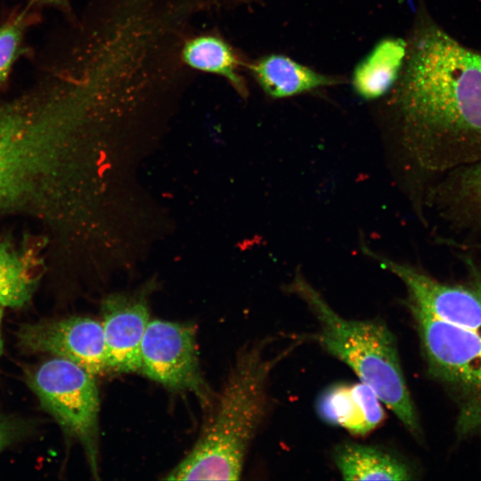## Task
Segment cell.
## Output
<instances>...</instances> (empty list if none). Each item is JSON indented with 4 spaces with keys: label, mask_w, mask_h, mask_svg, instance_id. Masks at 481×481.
<instances>
[{
    "label": "cell",
    "mask_w": 481,
    "mask_h": 481,
    "mask_svg": "<svg viewBox=\"0 0 481 481\" xmlns=\"http://www.w3.org/2000/svg\"><path fill=\"white\" fill-rule=\"evenodd\" d=\"M363 251L402 281L407 289V304L450 324L481 331V269L470 259L468 280L446 283L412 265L378 255L365 246Z\"/></svg>",
    "instance_id": "7"
},
{
    "label": "cell",
    "mask_w": 481,
    "mask_h": 481,
    "mask_svg": "<svg viewBox=\"0 0 481 481\" xmlns=\"http://www.w3.org/2000/svg\"><path fill=\"white\" fill-rule=\"evenodd\" d=\"M270 341H258L238 355L197 442L165 479H240L249 445L266 413L271 371L300 344L298 339L270 355Z\"/></svg>",
    "instance_id": "3"
},
{
    "label": "cell",
    "mask_w": 481,
    "mask_h": 481,
    "mask_svg": "<svg viewBox=\"0 0 481 481\" xmlns=\"http://www.w3.org/2000/svg\"><path fill=\"white\" fill-rule=\"evenodd\" d=\"M42 260L29 249L0 240V306L19 308L32 298L41 277Z\"/></svg>",
    "instance_id": "15"
},
{
    "label": "cell",
    "mask_w": 481,
    "mask_h": 481,
    "mask_svg": "<svg viewBox=\"0 0 481 481\" xmlns=\"http://www.w3.org/2000/svg\"><path fill=\"white\" fill-rule=\"evenodd\" d=\"M36 2L50 6L57 7L62 10H68L69 2V0H35Z\"/></svg>",
    "instance_id": "21"
},
{
    "label": "cell",
    "mask_w": 481,
    "mask_h": 481,
    "mask_svg": "<svg viewBox=\"0 0 481 481\" xmlns=\"http://www.w3.org/2000/svg\"><path fill=\"white\" fill-rule=\"evenodd\" d=\"M392 96L404 145L429 172L481 160V55L434 25L414 32Z\"/></svg>",
    "instance_id": "2"
},
{
    "label": "cell",
    "mask_w": 481,
    "mask_h": 481,
    "mask_svg": "<svg viewBox=\"0 0 481 481\" xmlns=\"http://www.w3.org/2000/svg\"><path fill=\"white\" fill-rule=\"evenodd\" d=\"M25 379L42 408L67 436L80 444L96 476L100 400L94 376L70 361L52 356L28 368Z\"/></svg>",
    "instance_id": "5"
},
{
    "label": "cell",
    "mask_w": 481,
    "mask_h": 481,
    "mask_svg": "<svg viewBox=\"0 0 481 481\" xmlns=\"http://www.w3.org/2000/svg\"><path fill=\"white\" fill-rule=\"evenodd\" d=\"M41 62L34 81L0 103V214H26L57 229L69 210L77 136L99 105L70 64Z\"/></svg>",
    "instance_id": "1"
},
{
    "label": "cell",
    "mask_w": 481,
    "mask_h": 481,
    "mask_svg": "<svg viewBox=\"0 0 481 481\" xmlns=\"http://www.w3.org/2000/svg\"><path fill=\"white\" fill-rule=\"evenodd\" d=\"M31 430L29 421L0 412V453L27 437Z\"/></svg>",
    "instance_id": "19"
},
{
    "label": "cell",
    "mask_w": 481,
    "mask_h": 481,
    "mask_svg": "<svg viewBox=\"0 0 481 481\" xmlns=\"http://www.w3.org/2000/svg\"><path fill=\"white\" fill-rule=\"evenodd\" d=\"M25 27L22 16L0 26V87L20 53Z\"/></svg>",
    "instance_id": "17"
},
{
    "label": "cell",
    "mask_w": 481,
    "mask_h": 481,
    "mask_svg": "<svg viewBox=\"0 0 481 481\" xmlns=\"http://www.w3.org/2000/svg\"><path fill=\"white\" fill-rule=\"evenodd\" d=\"M334 461L346 480H409V468L393 455L371 445L346 443L334 453Z\"/></svg>",
    "instance_id": "16"
},
{
    "label": "cell",
    "mask_w": 481,
    "mask_h": 481,
    "mask_svg": "<svg viewBox=\"0 0 481 481\" xmlns=\"http://www.w3.org/2000/svg\"><path fill=\"white\" fill-rule=\"evenodd\" d=\"M288 289L298 296L314 315L319 325L314 339L347 364L408 431L419 436L418 416L405 384L396 342L388 328L379 321L340 316L300 273L295 275Z\"/></svg>",
    "instance_id": "4"
},
{
    "label": "cell",
    "mask_w": 481,
    "mask_h": 481,
    "mask_svg": "<svg viewBox=\"0 0 481 481\" xmlns=\"http://www.w3.org/2000/svg\"><path fill=\"white\" fill-rule=\"evenodd\" d=\"M430 372L460 396L458 429H481V331L455 326L407 304Z\"/></svg>",
    "instance_id": "6"
},
{
    "label": "cell",
    "mask_w": 481,
    "mask_h": 481,
    "mask_svg": "<svg viewBox=\"0 0 481 481\" xmlns=\"http://www.w3.org/2000/svg\"><path fill=\"white\" fill-rule=\"evenodd\" d=\"M16 338L24 351L66 359L94 376L108 371L102 325L93 318L70 316L23 324Z\"/></svg>",
    "instance_id": "9"
},
{
    "label": "cell",
    "mask_w": 481,
    "mask_h": 481,
    "mask_svg": "<svg viewBox=\"0 0 481 481\" xmlns=\"http://www.w3.org/2000/svg\"><path fill=\"white\" fill-rule=\"evenodd\" d=\"M140 371L167 387L195 394L202 404L209 400L190 325L151 320L142 342Z\"/></svg>",
    "instance_id": "8"
},
{
    "label": "cell",
    "mask_w": 481,
    "mask_h": 481,
    "mask_svg": "<svg viewBox=\"0 0 481 481\" xmlns=\"http://www.w3.org/2000/svg\"><path fill=\"white\" fill-rule=\"evenodd\" d=\"M319 416L353 435L364 436L384 420L380 400L363 382L335 384L322 392L316 402Z\"/></svg>",
    "instance_id": "11"
},
{
    "label": "cell",
    "mask_w": 481,
    "mask_h": 481,
    "mask_svg": "<svg viewBox=\"0 0 481 481\" xmlns=\"http://www.w3.org/2000/svg\"><path fill=\"white\" fill-rule=\"evenodd\" d=\"M408 42L402 37H387L376 43L356 64L351 77L355 94L364 101L388 94L402 73Z\"/></svg>",
    "instance_id": "12"
},
{
    "label": "cell",
    "mask_w": 481,
    "mask_h": 481,
    "mask_svg": "<svg viewBox=\"0 0 481 481\" xmlns=\"http://www.w3.org/2000/svg\"><path fill=\"white\" fill-rule=\"evenodd\" d=\"M2 320H3V309H2V306H0V357L2 355L3 348H4L3 338H2V334H1Z\"/></svg>",
    "instance_id": "22"
},
{
    "label": "cell",
    "mask_w": 481,
    "mask_h": 481,
    "mask_svg": "<svg viewBox=\"0 0 481 481\" xmlns=\"http://www.w3.org/2000/svg\"><path fill=\"white\" fill-rule=\"evenodd\" d=\"M101 311L108 371H140L142 342L151 321L143 291L108 295Z\"/></svg>",
    "instance_id": "10"
},
{
    "label": "cell",
    "mask_w": 481,
    "mask_h": 481,
    "mask_svg": "<svg viewBox=\"0 0 481 481\" xmlns=\"http://www.w3.org/2000/svg\"><path fill=\"white\" fill-rule=\"evenodd\" d=\"M454 182L462 200L481 213V160L460 167Z\"/></svg>",
    "instance_id": "18"
},
{
    "label": "cell",
    "mask_w": 481,
    "mask_h": 481,
    "mask_svg": "<svg viewBox=\"0 0 481 481\" xmlns=\"http://www.w3.org/2000/svg\"><path fill=\"white\" fill-rule=\"evenodd\" d=\"M264 93L274 99L292 97L341 83L336 77L320 73L281 53L264 55L249 66Z\"/></svg>",
    "instance_id": "13"
},
{
    "label": "cell",
    "mask_w": 481,
    "mask_h": 481,
    "mask_svg": "<svg viewBox=\"0 0 481 481\" xmlns=\"http://www.w3.org/2000/svg\"><path fill=\"white\" fill-rule=\"evenodd\" d=\"M180 60L187 68L223 77L240 95H248L247 84L240 74V59L219 35L207 33L185 38L180 48Z\"/></svg>",
    "instance_id": "14"
},
{
    "label": "cell",
    "mask_w": 481,
    "mask_h": 481,
    "mask_svg": "<svg viewBox=\"0 0 481 481\" xmlns=\"http://www.w3.org/2000/svg\"><path fill=\"white\" fill-rule=\"evenodd\" d=\"M448 244L454 246L456 248L464 249V250H476L481 251V241L478 242H458V241H449Z\"/></svg>",
    "instance_id": "20"
}]
</instances>
